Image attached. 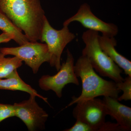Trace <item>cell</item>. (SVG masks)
I'll list each match as a JSON object with an SVG mask.
<instances>
[{"label":"cell","mask_w":131,"mask_h":131,"mask_svg":"<svg viewBox=\"0 0 131 131\" xmlns=\"http://www.w3.org/2000/svg\"><path fill=\"white\" fill-rule=\"evenodd\" d=\"M74 69L77 76L81 80V93L78 97H72V101L65 108L80 101L99 96H110L117 99L121 91L117 89L116 83L100 77L86 57L82 55L78 58Z\"/></svg>","instance_id":"obj_2"},{"label":"cell","mask_w":131,"mask_h":131,"mask_svg":"<svg viewBox=\"0 0 131 131\" xmlns=\"http://www.w3.org/2000/svg\"><path fill=\"white\" fill-rule=\"evenodd\" d=\"M15 116L13 105L0 103V123L4 120Z\"/></svg>","instance_id":"obj_16"},{"label":"cell","mask_w":131,"mask_h":131,"mask_svg":"<svg viewBox=\"0 0 131 131\" xmlns=\"http://www.w3.org/2000/svg\"><path fill=\"white\" fill-rule=\"evenodd\" d=\"M0 90L24 91L30 94V95H34L41 98L50 105L48 98L40 95L30 85L24 82L19 75L17 69L6 78L0 79Z\"/></svg>","instance_id":"obj_12"},{"label":"cell","mask_w":131,"mask_h":131,"mask_svg":"<svg viewBox=\"0 0 131 131\" xmlns=\"http://www.w3.org/2000/svg\"><path fill=\"white\" fill-rule=\"evenodd\" d=\"M99 44L108 56L118 65L127 76L131 77V61L119 54L115 49L117 41L114 37L99 35Z\"/></svg>","instance_id":"obj_11"},{"label":"cell","mask_w":131,"mask_h":131,"mask_svg":"<svg viewBox=\"0 0 131 131\" xmlns=\"http://www.w3.org/2000/svg\"><path fill=\"white\" fill-rule=\"evenodd\" d=\"M36 97L30 95L28 100L13 105L15 116L24 122L30 131L44 129L49 117L46 112L38 105L35 100Z\"/></svg>","instance_id":"obj_8"},{"label":"cell","mask_w":131,"mask_h":131,"mask_svg":"<svg viewBox=\"0 0 131 131\" xmlns=\"http://www.w3.org/2000/svg\"><path fill=\"white\" fill-rule=\"evenodd\" d=\"M64 131H95L92 126L85 122L76 120L73 126L69 129H65Z\"/></svg>","instance_id":"obj_17"},{"label":"cell","mask_w":131,"mask_h":131,"mask_svg":"<svg viewBox=\"0 0 131 131\" xmlns=\"http://www.w3.org/2000/svg\"><path fill=\"white\" fill-rule=\"evenodd\" d=\"M73 110V117L88 124L95 131H100L105 124L107 112L103 100L96 98L76 103Z\"/></svg>","instance_id":"obj_7"},{"label":"cell","mask_w":131,"mask_h":131,"mask_svg":"<svg viewBox=\"0 0 131 131\" xmlns=\"http://www.w3.org/2000/svg\"><path fill=\"white\" fill-rule=\"evenodd\" d=\"M74 21L79 22L89 30L101 32L102 35L110 37H114L118 32L117 25L112 23H106L96 17L87 3L81 5L75 14L63 22V26H69Z\"/></svg>","instance_id":"obj_9"},{"label":"cell","mask_w":131,"mask_h":131,"mask_svg":"<svg viewBox=\"0 0 131 131\" xmlns=\"http://www.w3.org/2000/svg\"><path fill=\"white\" fill-rule=\"evenodd\" d=\"M74 59L73 54L68 49L67 58L61 65L58 72L54 75H44L39 80V86L45 91L52 90L59 98L62 95V90L66 85L72 83L78 86L79 81L75 73Z\"/></svg>","instance_id":"obj_6"},{"label":"cell","mask_w":131,"mask_h":131,"mask_svg":"<svg viewBox=\"0 0 131 131\" xmlns=\"http://www.w3.org/2000/svg\"><path fill=\"white\" fill-rule=\"evenodd\" d=\"M0 53L3 56L12 55L24 61L31 69L34 74L38 73L41 65L49 63L51 57L46 44L38 42H27L18 47L0 48Z\"/></svg>","instance_id":"obj_5"},{"label":"cell","mask_w":131,"mask_h":131,"mask_svg":"<svg viewBox=\"0 0 131 131\" xmlns=\"http://www.w3.org/2000/svg\"><path fill=\"white\" fill-rule=\"evenodd\" d=\"M98 32L88 30L84 32L82 39L85 47L82 55L89 60L96 72L104 77L110 78L115 83L123 81V70L103 51L99 44Z\"/></svg>","instance_id":"obj_3"},{"label":"cell","mask_w":131,"mask_h":131,"mask_svg":"<svg viewBox=\"0 0 131 131\" xmlns=\"http://www.w3.org/2000/svg\"><path fill=\"white\" fill-rule=\"evenodd\" d=\"M23 61L16 57L5 58L0 53V79L6 78L22 66Z\"/></svg>","instance_id":"obj_14"},{"label":"cell","mask_w":131,"mask_h":131,"mask_svg":"<svg viewBox=\"0 0 131 131\" xmlns=\"http://www.w3.org/2000/svg\"><path fill=\"white\" fill-rule=\"evenodd\" d=\"M103 101L107 115L115 119L124 131H131V107L120 103L117 98L110 96H104Z\"/></svg>","instance_id":"obj_10"},{"label":"cell","mask_w":131,"mask_h":131,"mask_svg":"<svg viewBox=\"0 0 131 131\" xmlns=\"http://www.w3.org/2000/svg\"><path fill=\"white\" fill-rule=\"evenodd\" d=\"M0 30L3 33L12 35L13 40L21 45L29 42V40L22 31L0 9Z\"/></svg>","instance_id":"obj_13"},{"label":"cell","mask_w":131,"mask_h":131,"mask_svg":"<svg viewBox=\"0 0 131 131\" xmlns=\"http://www.w3.org/2000/svg\"><path fill=\"white\" fill-rule=\"evenodd\" d=\"M117 89L123 91L122 95L117 98L119 101L131 100V77L127 76L123 81L116 83Z\"/></svg>","instance_id":"obj_15"},{"label":"cell","mask_w":131,"mask_h":131,"mask_svg":"<svg viewBox=\"0 0 131 131\" xmlns=\"http://www.w3.org/2000/svg\"><path fill=\"white\" fill-rule=\"evenodd\" d=\"M0 9L29 41L40 40L46 17L40 0H0Z\"/></svg>","instance_id":"obj_1"},{"label":"cell","mask_w":131,"mask_h":131,"mask_svg":"<svg viewBox=\"0 0 131 131\" xmlns=\"http://www.w3.org/2000/svg\"><path fill=\"white\" fill-rule=\"evenodd\" d=\"M75 37L68 26H63L61 30H56L51 25L46 17L45 19L40 41L47 45L51 57L49 63L57 71L61 68V57L64 49Z\"/></svg>","instance_id":"obj_4"},{"label":"cell","mask_w":131,"mask_h":131,"mask_svg":"<svg viewBox=\"0 0 131 131\" xmlns=\"http://www.w3.org/2000/svg\"><path fill=\"white\" fill-rule=\"evenodd\" d=\"M13 38L12 35L3 32L0 35V44L7 43L12 39L13 40Z\"/></svg>","instance_id":"obj_18"}]
</instances>
